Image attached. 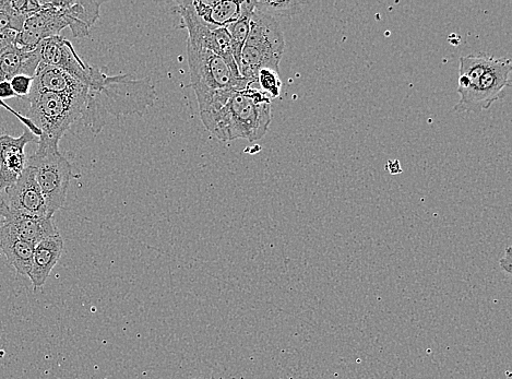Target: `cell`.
I'll use <instances>...</instances> for the list:
<instances>
[{"mask_svg": "<svg viewBox=\"0 0 512 379\" xmlns=\"http://www.w3.org/2000/svg\"><path fill=\"white\" fill-rule=\"evenodd\" d=\"M156 99L157 91L149 78L110 76L92 67L81 121L98 134L110 117L142 114Z\"/></svg>", "mask_w": 512, "mask_h": 379, "instance_id": "1", "label": "cell"}, {"mask_svg": "<svg viewBox=\"0 0 512 379\" xmlns=\"http://www.w3.org/2000/svg\"><path fill=\"white\" fill-rule=\"evenodd\" d=\"M187 55L202 121L218 113L236 91L252 85L216 53L187 44Z\"/></svg>", "mask_w": 512, "mask_h": 379, "instance_id": "2", "label": "cell"}, {"mask_svg": "<svg viewBox=\"0 0 512 379\" xmlns=\"http://www.w3.org/2000/svg\"><path fill=\"white\" fill-rule=\"evenodd\" d=\"M272 121L271 99L257 86L236 91L223 108L202 121L209 132L222 141L265 137Z\"/></svg>", "mask_w": 512, "mask_h": 379, "instance_id": "3", "label": "cell"}, {"mask_svg": "<svg viewBox=\"0 0 512 379\" xmlns=\"http://www.w3.org/2000/svg\"><path fill=\"white\" fill-rule=\"evenodd\" d=\"M87 94L67 96L32 87L29 101V120L39 128V146L57 148L71 125L81 120Z\"/></svg>", "mask_w": 512, "mask_h": 379, "instance_id": "4", "label": "cell"}, {"mask_svg": "<svg viewBox=\"0 0 512 379\" xmlns=\"http://www.w3.org/2000/svg\"><path fill=\"white\" fill-rule=\"evenodd\" d=\"M284 49L285 40L279 21L254 9L238 65L241 76L249 84L257 86V76L261 69L268 68L279 73Z\"/></svg>", "mask_w": 512, "mask_h": 379, "instance_id": "5", "label": "cell"}, {"mask_svg": "<svg viewBox=\"0 0 512 379\" xmlns=\"http://www.w3.org/2000/svg\"><path fill=\"white\" fill-rule=\"evenodd\" d=\"M27 165L34 171L49 216L54 217L67 198L73 172L70 163L59 149L38 146V150L27 160Z\"/></svg>", "mask_w": 512, "mask_h": 379, "instance_id": "6", "label": "cell"}, {"mask_svg": "<svg viewBox=\"0 0 512 379\" xmlns=\"http://www.w3.org/2000/svg\"><path fill=\"white\" fill-rule=\"evenodd\" d=\"M510 74V59L497 58L496 63L480 79L468 89L459 92L460 101L455 105L454 111L480 113L490 109L503 91L511 86Z\"/></svg>", "mask_w": 512, "mask_h": 379, "instance_id": "7", "label": "cell"}, {"mask_svg": "<svg viewBox=\"0 0 512 379\" xmlns=\"http://www.w3.org/2000/svg\"><path fill=\"white\" fill-rule=\"evenodd\" d=\"M5 196L0 197V216L25 215L35 218H53L47 212L45 199L35 180L34 171L27 165L19 180L5 189Z\"/></svg>", "mask_w": 512, "mask_h": 379, "instance_id": "8", "label": "cell"}, {"mask_svg": "<svg viewBox=\"0 0 512 379\" xmlns=\"http://www.w3.org/2000/svg\"><path fill=\"white\" fill-rule=\"evenodd\" d=\"M41 5L39 13L27 19L18 33L16 45L22 50H37L42 41L56 37L68 27L61 11L53 7L51 2H41Z\"/></svg>", "mask_w": 512, "mask_h": 379, "instance_id": "9", "label": "cell"}, {"mask_svg": "<svg viewBox=\"0 0 512 379\" xmlns=\"http://www.w3.org/2000/svg\"><path fill=\"white\" fill-rule=\"evenodd\" d=\"M37 49L41 56V63L65 71L88 87L92 67L83 63L73 44L62 35L42 41Z\"/></svg>", "mask_w": 512, "mask_h": 379, "instance_id": "10", "label": "cell"}, {"mask_svg": "<svg viewBox=\"0 0 512 379\" xmlns=\"http://www.w3.org/2000/svg\"><path fill=\"white\" fill-rule=\"evenodd\" d=\"M37 138L29 129L17 138L0 136V193L19 180L27 167L26 147Z\"/></svg>", "mask_w": 512, "mask_h": 379, "instance_id": "11", "label": "cell"}, {"mask_svg": "<svg viewBox=\"0 0 512 379\" xmlns=\"http://www.w3.org/2000/svg\"><path fill=\"white\" fill-rule=\"evenodd\" d=\"M64 252L61 234L51 236L34 246L32 267L29 279L34 290L43 288Z\"/></svg>", "mask_w": 512, "mask_h": 379, "instance_id": "12", "label": "cell"}, {"mask_svg": "<svg viewBox=\"0 0 512 379\" xmlns=\"http://www.w3.org/2000/svg\"><path fill=\"white\" fill-rule=\"evenodd\" d=\"M2 225L17 238L32 245H37L51 236L59 234L53 218H35L25 215H4Z\"/></svg>", "mask_w": 512, "mask_h": 379, "instance_id": "13", "label": "cell"}, {"mask_svg": "<svg viewBox=\"0 0 512 379\" xmlns=\"http://www.w3.org/2000/svg\"><path fill=\"white\" fill-rule=\"evenodd\" d=\"M193 9L197 17L209 28H226L240 19L244 13L245 2L233 0H193Z\"/></svg>", "mask_w": 512, "mask_h": 379, "instance_id": "14", "label": "cell"}, {"mask_svg": "<svg viewBox=\"0 0 512 379\" xmlns=\"http://www.w3.org/2000/svg\"><path fill=\"white\" fill-rule=\"evenodd\" d=\"M53 7L61 11L68 27L75 38H86L91 27L100 18L102 2H82V0H70V2H51Z\"/></svg>", "mask_w": 512, "mask_h": 379, "instance_id": "15", "label": "cell"}, {"mask_svg": "<svg viewBox=\"0 0 512 379\" xmlns=\"http://www.w3.org/2000/svg\"><path fill=\"white\" fill-rule=\"evenodd\" d=\"M32 87L57 94H87L88 87L65 71L41 63L33 77Z\"/></svg>", "mask_w": 512, "mask_h": 379, "instance_id": "16", "label": "cell"}, {"mask_svg": "<svg viewBox=\"0 0 512 379\" xmlns=\"http://www.w3.org/2000/svg\"><path fill=\"white\" fill-rule=\"evenodd\" d=\"M40 64L38 49L28 52L15 44L0 54V82L10 81L20 75L34 77Z\"/></svg>", "mask_w": 512, "mask_h": 379, "instance_id": "17", "label": "cell"}, {"mask_svg": "<svg viewBox=\"0 0 512 379\" xmlns=\"http://www.w3.org/2000/svg\"><path fill=\"white\" fill-rule=\"evenodd\" d=\"M0 248L9 265L13 266L19 275L28 277L32 267L34 245L0 227Z\"/></svg>", "mask_w": 512, "mask_h": 379, "instance_id": "18", "label": "cell"}, {"mask_svg": "<svg viewBox=\"0 0 512 379\" xmlns=\"http://www.w3.org/2000/svg\"><path fill=\"white\" fill-rule=\"evenodd\" d=\"M497 61V58L481 52L460 58L458 93L468 89L480 79Z\"/></svg>", "mask_w": 512, "mask_h": 379, "instance_id": "19", "label": "cell"}, {"mask_svg": "<svg viewBox=\"0 0 512 379\" xmlns=\"http://www.w3.org/2000/svg\"><path fill=\"white\" fill-rule=\"evenodd\" d=\"M254 9V2L245 0L242 17L226 27V30H228L230 34L232 53L237 66L240 65L242 51L248 38L250 19H252Z\"/></svg>", "mask_w": 512, "mask_h": 379, "instance_id": "20", "label": "cell"}, {"mask_svg": "<svg viewBox=\"0 0 512 379\" xmlns=\"http://www.w3.org/2000/svg\"><path fill=\"white\" fill-rule=\"evenodd\" d=\"M306 2H297V0H260L254 2L255 10L270 17H292L301 13L302 8L307 5Z\"/></svg>", "mask_w": 512, "mask_h": 379, "instance_id": "21", "label": "cell"}, {"mask_svg": "<svg viewBox=\"0 0 512 379\" xmlns=\"http://www.w3.org/2000/svg\"><path fill=\"white\" fill-rule=\"evenodd\" d=\"M257 86L270 99L279 98L282 90V81L278 71L268 68L261 69L257 76Z\"/></svg>", "mask_w": 512, "mask_h": 379, "instance_id": "22", "label": "cell"}, {"mask_svg": "<svg viewBox=\"0 0 512 379\" xmlns=\"http://www.w3.org/2000/svg\"><path fill=\"white\" fill-rule=\"evenodd\" d=\"M26 18L17 13L7 0H0V32L15 30L20 32Z\"/></svg>", "mask_w": 512, "mask_h": 379, "instance_id": "23", "label": "cell"}, {"mask_svg": "<svg viewBox=\"0 0 512 379\" xmlns=\"http://www.w3.org/2000/svg\"><path fill=\"white\" fill-rule=\"evenodd\" d=\"M33 84V77L20 75L10 80L11 88H13L16 97L27 99Z\"/></svg>", "mask_w": 512, "mask_h": 379, "instance_id": "24", "label": "cell"}, {"mask_svg": "<svg viewBox=\"0 0 512 379\" xmlns=\"http://www.w3.org/2000/svg\"><path fill=\"white\" fill-rule=\"evenodd\" d=\"M18 33L15 30H5L0 32V54L4 53L9 47L16 44Z\"/></svg>", "mask_w": 512, "mask_h": 379, "instance_id": "25", "label": "cell"}, {"mask_svg": "<svg viewBox=\"0 0 512 379\" xmlns=\"http://www.w3.org/2000/svg\"><path fill=\"white\" fill-rule=\"evenodd\" d=\"M16 98V94L11 88L10 81L0 82V100Z\"/></svg>", "mask_w": 512, "mask_h": 379, "instance_id": "26", "label": "cell"}, {"mask_svg": "<svg viewBox=\"0 0 512 379\" xmlns=\"http://www.w3.org/2000/svg\"><path fill=\"white\" fill-rule=\"evenodd\" d=\"M3 132H4V128L2 125H0V134H2ZM0 136H2V135H0Z\"/></svg>", "mask_w": 512, "mask_h": 379, "instance_id": "27", "label": "cell"}, {"mask_svg": "<svg viewBox=\"0 0 512 379\" xmlns=\"http://www.w3.org/2000/svg\"><path fill=\"white\" fill-rule=\"evenodd\" d=\"M4 354H5V351H0V359H2Z\"/></svg>", "mask_w": 512, "mask_h": 379, "instance_id": "28", "label": "cell"}, {"mask_svg": "<svg viewBox=\"0 0 512 379\" xmlns=\"http://www.w3.org/2000/svg\"><path fill=\"white\" fill-rule=\"evenodd\" d=\"M197 379H202V378H197ZM210 379H217V378L212 377V378H210Z\"/></svg>", "mask_w": 512, "mask_h": 379, "instance_id": "29", "label": "cell"}]
</instances>
